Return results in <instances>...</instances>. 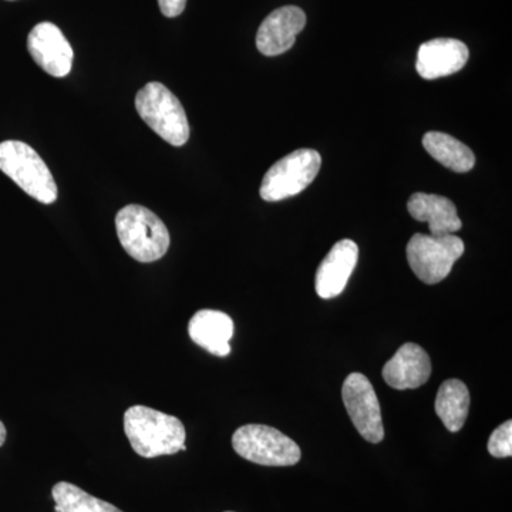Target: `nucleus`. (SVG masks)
I'll use <instances>...</instances> for the list:
<instances>
[{
	"mask_svg": "<svg viewBox=\"0 0 512 512\" xmlns=\"http://www.w3.org/2000/svg\"><path fill=\"white\" fill-rule=\"evenodd\" d=\"M188 335L195 345L211 355L227 357L231 353L229 342L234 336V320L227 313L202 309L188 323Z\"/></svg>",
	"mask_w": 512,
	"mask_h": 512,
	"instance_id": "14",
	"label": "nucleus"
},
{
	"mask_svg": "<svg viewBox=\"0 0 512 512\" xmlns=\"http://www.w3.org/2000/svg\"><path fill=\"white\" fill-rule=\"evenodd\" d=\"M5 441H6V427H5V424H3L2 421H0V447H2L3 444H5Z\"/></svg>",
	"mask_w": 512,
	"mask_h": 512,
	"instance_id": "21",
	"label": "nucleus"
},
{
	"mask_svg": "<svg viewBox=\"0 0 512 512\" xmlns=\"http://www.w3.org/2000/svg\"><path fill=\"white\" fill-rule=\"evenodd\" d=\"M470 410V392L466 384L458 379L441 384L436 397V413L451 433L463 429Z\"/></svg>",
	"mask_w": 512,
	"mask_h": 512,
	"instance_id": "17",
	"label": "nucleus"
},
{
	"mask_svg": "<svg viewBox=\"0 0 512 512\" xmlns=\"http://www.w3.org/2000/svg\"><path fill=\"white\" fill-rule=\"evenodd\" d=\"M116 229L124 251L143 264L158 261L170 248V232L164 222L141 205L121 208L116 215Z\"/></svg>",
	"mask_w": 512,
	"mask_h": 512,
	"instance_id": "2",
	"label": "nucleus"
},
{
	"mask_svg": "<svg viewBox=\"0 0 512 512\" xmlns=\"http://www.w3.org/2000/svg\"><path fill=\"white\" fill-rule=\"evenodd\" d=\"M407 210L414 220L429 224L430 235H450L463 228L456 205L441 195L416 192L407 202Z\"/></svg>",
	"mask_w": 512,
	"mask_h": 512,
	"instance_id": "15",
	"label": "nucleus"
},
{
	"mask_svg": "<svg viewBox=\"0 0 512 512\" xmlns=\"http://www.w3.org/2000/svg\"><path fill=\"white\" fill-rule=\"evenodd\" d=\"M464 248L463 239L453 234H416L407 244V261L421 282L436 285L450 275Z\"/></svg>",
	"mask_w": 512,
	"mask_h": 512,
	"instance_id": "6",
	"label": "nucleus"
},
{
	"mask_svg": "<svg viewBox=\"0 0 512 512\" xmlns=\"http://www.w3.org/2000/svg\"><path fill=\"white\" fill-rule=\"evenodd\" d=\"M232 447L238 456L266 467L295 466L302 456L295 441L264 424L239 427L232 436Z\"/></svg>",
	"mask_w": 512,
	"mask_h": 512,
	"instance_id": "5",
	"label": "nucleus"
},
{
	"mask_svg": "<svg viewBox=\"0 0 512 512\" xmlns=\"http://www.w3.org/2000/svg\"><path fill=\"white\" fill-rule=\"evenodd\" d=\"M56 512H123L116 505L93 497L72 483L60 481L52 490Z\"/></svg>",
	"mask_w": 512,
	"mask_h": 512,
	"instance_id": "18",
	"label": "nucleus"
},
{
	"mask_svg": "<svg viewBox=\"0 0 512 512\" xmlns=\"http://www.w3.org/2000/svg\"><path fill=\"white\" fill-rule=\"evenodd\" d=\"M468 57V47L460 40H430L423 43L417 53V73L426 80L451 76L466 66Z\"/></svg>",
	"mask_w": 512,
	"mask_h": 512,
	"instance_id": "12",
	"label": "nucleus"
},
{
	"mask_svg": "<svg viewBox=\"0 0 512 512\" xmlns=\"http://www.w3.org/2000/svg\"><path fill=\"white\" fill-rule=\"evenodd\" d=\"M28 50L33 60L50 76L62 79L73 66V49L62 30L50 22L36 25L29 33Z\"/></svg>",
	"mask_w": 512,
	"mask_h": 512,
	"instance_id": "9",
	"label": "nucleus"
},
{
	"mask_svg": "<svg viewBox=\"0 0 512 512\" xmlns=\"http://www.w3.org/2000/svg\"><path fill=\"white\" fill-rule=\"evenodd\" d=\"M322 158L318 151L301 148L293 151L269 168L262 180L261 198L264 201H284L306 190L319 174Z\"/></svg>",
	"mask_w": 512,
	"mask_h": 512,
	"instance_id": "7",
	"label": "nucleus"
},
{
	"mask_svg": "<svg viewBox=\"0 0 512 512\" xmlns=\"http://www.w3.org/2000/svg\"><path fill=\"white\" fill-rule=\"evenodd\" d=\"M124 431L138 456L156 458L185 451L187 433L183 421L146 406H133L124 413Z\"/></svg>",
	"mask_w": 512,
	"mask_h": 512,
	"instance_id": "1",
	"label": "nucleus"
},
{
	"mask_svg": "<svg viewBox=\"0 0 512 512\" xmlns=\"http://www.w3.org/2000/svg\"><path fill=\"white\" fill-rule=\"evenodd\" d=\"M136 109L141 119L157 136L174 147L190 138V124L181 101L164 84L148 83L136 96Z\"/></svg>",
	"mask_w": 512,
	"mask_h": 512,
	"instance_id": "3",
	"label": "nucleus"
},
{
	"mask_svg": "<svg viewBox=\"0 0 512 512\" xmlns=\"http://www.w3.org/2000/svg\"><path fill=\"white\" fill-rule=\"evenodd\" d=\"M305 25V12L298 6L276 9L259 26L256 47L265 56L284 55L295 45L296 36Z\"/></svg>",
	"mask_w": 512,
	"mask_h": 512,
	"instance_id": "10",
	"label": "nucleus"
},
{
	"mask_svg": "<svg viewBox=\"0 0 512 512\" xmlns=\"http://www.w3.org/2000/svg\"><path fill=\"white\" fill-rule=\"evenodd\" d=\"M423 147L434 160L454 173H468L476 165L473 151L448 134L430 131L423 137Z\"/></svg>",
	"mask_w": 512,
	"mask_h": 512,
	"instance_id": "16",
	"label": "nucleus"
},
{
	"mask_svg": "<svg viewBox=\"0 0 512 512\" xmlns=\"http://www.w3.org/2000/svg\"><path fill=\"white\" fill-rule=\"evenodd\" d=\"M488 453L495 458L512 456V421L507 420L493 431L488 440Z\"/></svg>",
	"mask_w": 512,
	"mask_h": 512,
	"instance_id": "19",
	"label": "nucleus"
},
{
	"mask_svg": "<svg viewBox=\"0 0 512 512\" xmlns=\"http://www.w3.org/2000/svg\"><path fill=\"white\" fill-rule=\"evenodd\" d=\"M430 375V357L416 343H404L383 367L384 382L396 390L419 389Z\"/></svg>",
	"mask_w": 512,
	"mask_h": 512,
	"instance_id": "13",
	"label": "nucleus"
},
{
	"mask_svg": "<svg viewBox=\"0 0 512 512\" xmlns=\"http://www.w3.org/2000/svg\"><path fill=\"white\" fill-rule=\"evenodd\" d=\"M359 259V247L352 239L333 245L316 272L315 289L322 299H332L345 291Z\"/></svg>",
	"mask_w": 512,
	"mask_h": 512,
	"instance_id": "11",
	"label": "nucleus"
},
{
	"mask_svg": "<svg viewBox=\"0 0 512 512\" xmlns=\"http://www.w3.org/2000/svg\"><path fill=\"white\" fill-rule=\"evenodd\" d=\"M0 171L42 204L57 200V185L45 161L22 141L0 143Z\"/></svg>",
	"mask_w": 512,
	"mask_h": 512,
	"instance_id": "4",
	"label": "nucleus"
},
{
	"mask_svg": "<svg viewBox=\"0 0 512 512\" xmlns=\"http://www.w3.org/2000/svg\"><path fill=\"white\" fill-rule=\"evenodd\" d=\"M161 13L167 18H177L184 12L187 0H158Z\"/></svg>",
	"mask_w": 512,
	"mask_h": 512,
	"instance_id": "20",
	"label": "nucleus"
},
{
	"mask_svg": "<svg viewBox=\"0 0 512 512\" xmlns=\"http://www.w3.org/2000/svg\"><path fill=\"white\" fill-rule=\"evenodd\" d=\"M342 397L360 436L369 443H380L384 439L382 409L369 379L362 373H352L343 383Z\"/></svg>",
	"mask_w": 512,
	"mask_h": 512,
	"instance_id": "8",
	"label": "nucleus"
},
{
	"mask_svg": "<svg viewBox=\"0 0 512 512\" xmlns=\"http://www.w3.org/2000/svg\"><path fill=\"white\" fill-rule=\"evenodd\" d=\"M227 512H232V511H227Z\"/></svg>",
	"mask_w": 512,
	"mask_h": 512,
	"instance_id": "22",
	"label": "nucleus"
}]
</instances>
